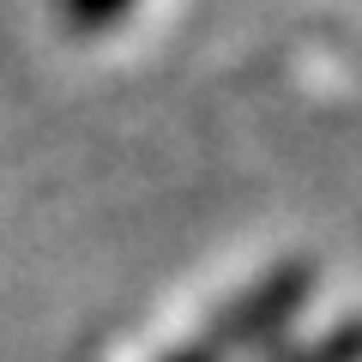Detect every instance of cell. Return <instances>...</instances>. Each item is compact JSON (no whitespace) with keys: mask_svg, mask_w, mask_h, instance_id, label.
<instances>
[{"mask_svg":"<svg viewBox=\"0 0 362 362\" xmlns=\"http://www.w3.org/2000/svg\"><path fill=\"white\" fill-rule=\"evenodd\" d=\"M290 362H362V320L332 326L326 338H314L308 350H296Z\"/></svg>","mask_w":362,"mask_h":362,"instance_id":"obj_2","label":"cell"},{"mask_svg":"<svg viewBox=\"0 0 362 362\" xmlns=\"http://www.w3.org/2000/svg\"><path fill=\"white\" fill-rule=\"evenodd\" d=\"M163 362H223V356H218V350L206 344V338H199V344H181V350H169Z\"/></svg>","mask_w":362,"mask_h":362,"instance_id":"obj_4","label":"cell"},{"mask_svg":"<svg viewBox=\"0 0 362 362\" xmlns=\"http://www.w3.org/2000/svg\"><path fill=\"white\" fill-rule=\"evenodd\" d=\"M308 296H314V266L308 259H290V266L266 272L259 284H247L242 296L218 314V326L206 332V344L218 350L223 362L254 356V350H272L290 326H296V314L308 308Z\"/></svg>","mask_w":362,"mask_h":362,"instance_id":"obj_1","label":"cell"},{"mask_svg":"<svg viewBox=\"0 0 362 362\" xmlns=\"http://www.w3.org/2000/svg\"><path fill=\"white\" fill-rule=\"evenodd\" d=\"M121 6H127V0H66V13H73L78 25H109Z\"/></svg>","mask_w":362,"mask_h":362,"instance_id":"obj_3","label":"cell"}]
</instances>
